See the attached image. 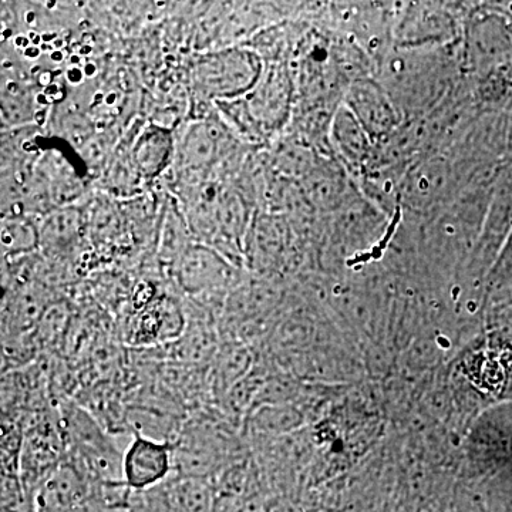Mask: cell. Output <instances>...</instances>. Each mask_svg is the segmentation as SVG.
<instances>
[{"mask_svg":"<svg viewBox=\"0 0 512 512\" xmlns=\"http://www.w3.org/2000/svg\"><path fill=\"white\" fill-rule=\"evenodd\" d=\"M93 484L69 458L37 488L35 512H70L92 495Z\"/></svg>","mask_w":512,"mask_h":512,"instance_id":"8992f818","label":"cell"},{"mask_svg":"<svg viewBox=\"0 0 512 512\" xmlns=\"http://www.w3.org/2000/svg\"><path fill=\"white\" fill-rule=\"evenodd\" d=\"M49 306V296L42 286H16L3 302L2 338H20L33 333Z\"/></svg>","mask_w":512,"mask_h":512,"instance_id":"9c48e42d","label":"cell"},{"mask_svg":"<svg viewBox=\"0 0 512 512\" xmlns=\"http://www.w3.org/2000/svg\"><path fill=\"white\" fill-rule=\"evenodd\" d=\"M258 352L254 346L234 339H222L208 367L211 406H217L225 394L252 372L258 363Z\"/></svg>","mask_w":512,"mask_h":512,"instance_id":"52a82bcc","label":"cell"},{"mask_svg":"<svg viewBox=\"0 0 512 512\" xmlns=\"http://www.w3.org/2000/svg\"><path fill=\"white\" fill-rule=\"evenodd\" d=\"M501 76H503L505 84H507L508 89H512V62L508 63L507 66L501 67L500 70Z\"/></svg>","mask_w":512,"mask_h":512,"instance_id":"ac0fdd59","label":"cell"},{"mask_svg":"<svg viewBox=\"0 0 512 512\" xmlns=\"http://www.w3.org/2000/svg\"><path fill=\"white\" fill-rule=\"evenodd\" d=\"M69 309L63 303L50 305L45 315L40 319L39 325L33 330V336L40 350L49 348L56 343L64 333V328L69 325Z\"/></svg>","mask_w":512,"mask_h":512,"instance_id":"9a60e30c","label":"cell"},{"mask_svg":"<svg viewBox=\"0 0 512 512\" xmlns=\"http://www.w3.org/2000/svg\"><path fill=\"white\" fill-rule=\"evenodd\" d=\"M346 106L355 114L366 133L382 137L396 127V110L393 101L379 84L360 80L350 87Z\"/></svg>","mask_w":512,"mask_h":512,"instance_id":"ba28073f","label":"cell"},{"mask_svg":"<svg viewBox=\"0 0 512 512\" xmlns=\"http://www.w3.org/2000/svg\"><path fill=\"white\" fill-rule=\"evenodd\" d=\"M237 269L214 248L192 244L175 262L174 275L177 285L208 309L211 302L224 305L229 292L241 284Z\"/></svg>","mask_w":512,"mask_h":512,"instance_id":"6da1fadb","label":"cell"},{"mask_svg":"<svg viewBox=\"0 0 512 512\" xmlns=\"http://www.w3.org/2000/svg\"><path fill=\"white\" fill-rule=\"evenodd\" d=\"M174 512H215L217 491L207 478L174 476L163 484Z\"/></svg>","mask_w":512,"mask_h":512,"instance_id":"30bf717a","label":"cell"},{"mask_svg":"<svg viewBox=\"0 0 512 512\" xmlns=\"http://www.w3.org/2000/svg\"><path fill=\"white\" fill-rule=\"evenodd\" d=\"M2 512H35V498L18 473H2Z\"/></svg>","mask_w":512,"mask_h":512,"instance_id":"2e32d148","label":"cell"},{"mask_svg":"<svg viewBox=\"0 0 512 512\" xmlns=\"http://www.w3.org/2000/svg\"><path fill=\"white\" fill-rule=\"evenodd\" d=\"M333 138L342 156L350 163L360 164L369 154V134L366 133L348 106H342L333 120Z\"/></svg>","mask_w":512,"mask_h":512,"instance_id":"8fae6325","label":"cell"},{"mask_svg":"<svg viewBox=\"0 0 512 512\" xmlns=\"http://www.w3.org/2000/svg\"><path fill=\"white\" fill-rule=\"evenodd\" d=\"M40 245L39 228L26 221L8 220L2 225L3 258L28 254Z\"/></svg>","mask_w":512,"mask_h":512,"instance_id":"5bb4252c","label":"cell"},{"mask_svg":"<svg viewBox=\"0 0 512 512\" xmlns=\"http://www.w3.org/2000/svg\"><path fill=\"white\" fill-rule=\"evenodd\" d=\"M227 147L224 130L217 124L207 121L190 124L180 143L175 146V164L185 175V183H204L202 175L224 157Z\"/></svg>","mask_w":512,"mask_h":512,"instance_id":"5b68a950","label":"cell"},{"mask_svg":"<svg viewBox=\"0 0 512 512\" xmlns=\"http://www.w3.org/2000/svg\"><path fill=\"white\" fill-rule=\"evenodd\" d=\"M80 231V215L77 210H59L47 215L39 225L40 245L49 249L69 247Z\"/></svg>","mask_w":512,"mask_h":512,"instance_id":"7c38bea8","label":"cell"},{"mask_svg":"<svg viewBox=\"0 0 512 512\" xmlns=\"http://www.w3.org/2000/svg\"><path fill=\"white\" fill-rule=\"evenodd\" d=\"M170 138L164 131L148 130L138 138L136 163L146 175H154L164 167L170 156Z\"/></svg>","mask_w":512,"mask_h":512,"instance_id":"4fadbf2b","label":"cell"},{"mask_svg":"<svg viewBox=\"0 0 512 512\" xmlns=\"http://www.w3.org/2000/svg\"><path fill=\"white\" fill-rule=\"evenodd\" d=\"M123 454V480L133 491H147L174 476V443L148 439L138 433Z\"/></svg>","mask_w":512,"mask_h":512,"instance_id":"3957f363","label":"cell"},{"mask_svg":"<svg viewBox=\"0 0 512 512\" xmlns=\"http://www.w3.org/2000/svg\"><path fill=\"white\" fill-rule=\"evenodd\" d=\"M468 60L476 69L493 73L512 62V20L503 13L476 16L468 28Z\"/></svg>","mask_w":512,"mask_h":512,"instance_id":"277c9868","label":"cell"},{"mask_svg":"<svg viewBox=\"0 0 512 512\" xmlns=\"http://www.w3.org/2000/svg\"><path fill=\"white\" fill-rule=\"evenodd\" d=\"M259 74V57L251 50L234 49L202 60L197 66L195 80L208 96L235 99L254 89Z\"/></svg>","mask_w":512,"mask_h":512,"instance_id":"7a4b0ae2","label":"cell"},{"mask_svg":"<svg viewBox=\"0 0 512 512\" xmlns=\"http://www.w3.org/2000/svg\"><path fill=\"white\" fill-rule=\"evenodd\" d=\"M490 285L497 288L498 285H505L512 281V232L501 249L500 256L493 266V271L487 275Z\"/></svg>","mask_w":512,"mask_h":512,"instance_id":"e0dca14e","label":"cell"}]
</instances>
